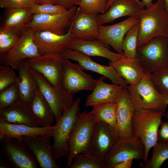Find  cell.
<instances>
[{
	"label": "cell",
	"instance_id": "60d3db41",
	"mask_svg": "<svg viewBox=\"0 0 168 168\" xmlns=\"http://www.w3.org/2000/svg\"><path fill=\"white\" fill-rule=\"evenodd\" d=\"M165 116L167 120L161 121L158 131V141L168 143V111Z\"/></svg>",
	"mask_w": 168,
	"mask_h": 168
},
{
	"label": "cell",
	"instance_id": "ab89813d",
	"mask_svg": "<svg viewBox=\"0 0 168 168\" xmlns=\"http://www.w3.org/2000/svg\"><path fill=\"white\" fill-rule=\"evenodd\" d=\"M21 36H15L0 41V54H5L12 49L19 41Z\"/></svg>",
	"mask_w": 168,
	"mask_h": 168
},
{
	"label": "cell",
	"instance_id": "681fc988",
	"mask_svg": "<svg viewBox=\"0 0 168 168\" xmlns=\"http://www.w3.org/2000/svg\"><path fill=\"white\" fill-rule=\"evenodd\" d=\"M165 0L166 2V9H167L168 8V0Z\"/></svg>",
	"mask_w": 168,
	"mask_h": 168
},
{
	"label": "cell",
	"instance_id": "5b68a950",
	"mask_svg": "<svg viewBox=\"0 0 168 168\" xmlns=\"http://www.w3.org/2000/svg\"><path fill=\"white\" fill-rule=\"evenodd\" d=\"M81 97L76 99L71 107L63 113L52 131L54 139L53 155L55 161L62 157H67L69 154V139L78 113Z\"/></svg>",
	"mask_w": 168,
	"mask_h": 168
},
{
	"label": "cell",
	"instance_id": "9c48e42d",
	"mask_svg": "<svg viewBox=\"0 0 168 168\" xmlns=\"http://www.w3.org/2000/svg\"><path fill=\"white\" fill-rule=\"evenodd\" d=\"M4 155L15 168H38L37 162L21 137H5L0 139Z\"/></svg>",
	"mask_w": 168,
	"mask_h": 168
},
{
	"label": "cell",
	"instance_id": "4fadbf2b",
	"mask_svg": "<svg viewBox=\"0 0 168 168\" xmlns=\"http://www.w3.org/2000/svg\"><path fill=\"white\" fill-rule=\"evenodd\" d=\"M63 58L60 54H47L25 59L29 69L44 76L55 86L61 85V66Z\"/></svg>",
	"mask_w": 168,
	"mask_h": 168
},
{
	"label": "cell",
	"instance_id": "ffe728a7",
	"mask_svg": "<svg viewBox=\"0 0 168 168\" xmlns=\"http://www.w3.org/2000/svg\"><path fill=\"white\" fill-rule=\"evenodd\" d=\"M109 46L97 38L83 39L73 38L69 44L68 49L79 51L89 56L104 58L110 61H115L125 57L124 54L110 51Z\"/></svg>",
	"mask_w": 168,
	"mask_h": 168
},
{
	"label": "cell",
	"instance_id": "484cf974",
	"mask_svg": "<svg viewBox=\"0 0 168 168\" xmlns=\"http://www.w3.org/2000/svg\"><path fill=\"white\" fill-rule=\"evenodd\" d=\"M54 128V125L35 127L14 124L0 119V139L5 137L51 135Z\"/></svg>",
	"mask_w": 168,
	"mask_h": 168
},
{
	"label": "cell",
	"instance_id": "1f68e13d",
	"mask_svg": "<svg viewBox=\"0 0 168 168\" xmlns=\"http://www.w3.org/2000/svg\"><path fill=\"white\" fill-rule=\"evenodd\" d=\"M151 158L146 162H141L140 166L144 168H160L168 159V143L158 141L153 147Z\"/></svg>",
	"mask_w": 168,
	"mask_h": 168
},
{
	"label": "cell",
	"instance_id": "2e32d148",
	"mask_svg": "<svg viewBox=\"0 0 168 168\" xmlns=\"http://www.w3.org/2000/svg\"><path fill=\"white\" fill-rule=\"evenodd\" d=\"M21 139L30 151L42 168H59L53 155L51 135L23 136Z\"/></svg>",
	"mask_w": 168,
	"mask_h": 168
},
{
	"label": "cell",
	"instance_id": "cb8c5ba5",
	"mask_svg": "<svg viewBox=\"0 0 168 168\" xmlns=\"http://www.w3.org/2000/svg\"><path fill=\"white\" fill-rule=\"evenodd\" d=\"M105 77L102 76L97 80L92 92L86 97L85 106L94 105L110 102H117L123 89L122 86L104 82Z\"/></svg>",
	"mask_w": 168,
	"mask_h": 168
},
{
	"label": "cell",
	"instance_id": "d6a6232c",
	"mask_svg": "<svg viewBox=\"0 0 168 168\" xmlns=\"http://www.w3.org/2000/svg\"><path fill=\"white\" fill-rule=\"evenodd\" d=\"M139 30L138 22L127 32L123 41L122 49L126 58H136L137 43Z\"/></svg>",
	"mask_w": 168,
	"mask_h": 168
},
{
	"label": "cell",
	"instance_id": "52a82bcc",
	"mask_svg": "<svg viewBox=\"0 0 168 168\" xmlns=\"http://www.w3.org/2000/svg\"><path fill=\"white\" fill-rule=\"evenodd\" d=\"M29 69L36 80L39 89L49 104L56 122L58 121L63 112L73 105L74 100L72 96L67 93L62 86H54L41 74Z\"/></svg>",
	"mask_w": 168,
	"mask_h": 168
},
{
	"label": "cell",
	"instance_id": "7bdbcfd3",
	"mask_svg": "<svg viewBox=\"0 0 168 168\" xmlns=\"http://www.w3.org/2000/svg\"><path fill=\"white\" fill-rule=\"evenodd\" d=\"M133 160L130 159L121 162L116 165L114 168H130L132 166Z\"/></svg>",
	"mask_w": 168,
	"mask_h": 168
},
{
	"label": "cell",
	"instance_id": "83f0119b",
	"mask_svg": "<svg viewBox=\"0 0 168 168\" xmlns=\"http://www.w3.org/2000/svg\"><path fill=\"white\" fill-rule=\"evenodd\" d=\"M1 26L15 28L21 33L28 27L33 16L30 8L5 9Z\"/></svg>",
	"mask_w": 168,
	"mask_h": 168
},
{
	"label": "cell",
	"instance_id": "ba28073f",
	"mask_svg": "<svg viewBox=\"0 0 168 168\" xmlns=\"http://www.w3.org/2000/svg\"><path fill=\"white\" fill-rule=\"evenodd\" d=\"M78 63L63 59L61 66V85L64 91L72 96L82 90L93 91L97 80L84 72Z\"/></svg>",
	"mask_w": 168,
	"mask_h": 168
},
{
	"label": "cell",
	"instance_id": "f6af8a7d",
	"mask_svg": "<svg viewBox=\"0 0 168 168\" xmlns=\"http://www.w3.org/2000/svg\"><path fill=\"white\" fill-rule=\"evenodd\" d=\"M36 4H56V1L55 0H36Z\"/></svg>",
	"mask_w": 168,
	"mask_h": 168
},
{
	"label": "cell",
	"instance_id": "f907efd6",
	"mask_svg": "<svg viewBox=\"0 0 168 168\" xmlns=\"http://www.w3.org/2000/svg\"><path fill=\"white\" fill-rule=\"evenodd\" d=\"M167 9V10L168 12V8Z\"/></svg>",
	"mask_w": 168,
	"mask_h": 168
},
{
	"label": "cell",
	"instance_id": "e0dca14e",
	"mask_svg": "<svg viewBox=\"0 0 168 168\" xmlns=\"http://www.w3.org/2000/svg\"><path fill=\"white\" fill-rule=\"evenodd\" d=\"M138 22V16H130L114 24L99 26L97 39L111 46L117 53L123 54L122 44L124 39L127 32Z\"/></svg>",
	"mask_w": 168,
	"mask_h": 168
},
{
	"label": "cell",
	"instance_id": "bcb514c9",
	"mask_svg": "<svg viewBox=\"0 0 168 168\" xmlns=\"http://www.w3.org/2000/svg\"><path fill=\"white\" fill-rule=\"evenodd\" d=\"M0 168H10V165L5 161L3 158L0 157Z\"/></svg>",
	"mask_w": 168,
	"mask_h": 168
},
{
	"label": "cell",
	"instance_id": "44dd1931",
	"mask_svg": "<svg viewBox=\"0 0 168 168\" xmlns=\"http://www.w3.org/2000/svg\"><path fill=\"white\" fill-rule=\"evenodd\" d=\"M97 15L86 13L78 7L68 28L72 38H97L99 32Z\"/></svg>",
	"mask_w": 168,
	"mask_h": 168
},
{
	"label": "cell",
	"instance_id": "7a4b0ae2",
	"mask_svg": "<svg viewBox=\"0 0 168 168\" xmlns=\"http://www.w3.org/2000/svg\"><path fill=\"white\" fill-rule=\"evenodd\" d=\"M165 113L152 110L135 109L132 120L133 137L139 138L145 148L146 162L151 149L158 141V131Z\"/></svg>",
	"mask_w": 168,
	"mask_h": 168
},
{
	"label": "cell",
	"instance_id": "e575fe53",
	"mask_svg": "<svg viewBox=\"0 0 168 168\" xmlns=\"http://www.w3.org/2000/svg\"><path fill=\"white\" fill-rule=\"evenodd\" d=\"M108 0H82L77 5L86 13L98 15L104 14L108 10Z\"/></svg>",
	"mask_w": 168,
	"mask_h": 168
},
{
	"label": "cell",
	"instance_id": "9a60e30c",
	"mask_svg": "<svg viewBox=\"0 0 168 168\" xmlns=\"http://www.w3.org/2000/svg\"><path fill=\"white\" fill-rule=\"evenodd\" d=\"M64 59L77 62L83 70L91 71L110 80L113 84L127 88L128 85L111 66L102 65L94 62L90 56L79 51L68 49L60 54Z\"/></svg>",
	"mask_w": 168,
	"mask_h": 168
},
{
	"label": "cell",
	"instance_id": "d6986e66",
	"mask_svg": "<svg viewBox=\"0 0 168 168\" xmlns=\"http://www.w3.org/2000/svg\"><path fill=\"white\" fill-rule=\"evenodd\" d=\"M116 132L119 139L133 137L132 120L135 108L127 88H124L117 101Z\"/></svg>",
	"mask_w": 168,
	"mask_h": 168
},
{
	"label": "cell",
	"instance_id": "603a6c76",
	"mask_svg": "<svg viewBox=\"0 0 168 168\" xmlns=\"http://www.w3.org/2000/svg\"><path fill=\"white\" fill-rule=\"evenodd\" d=\"M0 119L14 124L40 126L30 105L19 99L7 107L0 109Z\"/></svg>",
	"mask_w": 168,
	"mask_h": 168
},
{
	"label": "cell",
	"instance_id": "7c38bea8",
	"mask_svg": "<svg viewBox=\"0 0 168 168\" xmlns=\"http://www.w3.org/2000/svg\"><path fill=\"white\" fill-rule=\"evenodd\" d=\"M144 147L140 139L133 137L119 139L105 158L106 168H114L118 164L130 159L143 161Z\"/></svg>",
	"mask_w": 168,
	"mask_h": 168
},
{
	"label": "cell",
	"instance_id": "7dc6e473",
	"mask_svg": "<svg viewBox=\"0 0 168 168\" xmlns=\"http://www.w3.org/2000/svg\"><path fill=\"white\" fill-rule=\"evenodd\" d=\"M114 0H109L107 2V7L108 9Z\"/></svg>",
	"mask_w": 168,
	"mask_h": 168
},
{
	"label": "cell",
	"instance_id": "816d5d0a",
	"mask_svg": "<svg viewBox=\"0 0 168 168\" xmlns=\"http://www.w3.org/2000/svg\"><path fill=\"white\" fill-rule=\"evenodd\" d=\"M136 0L138 1H139V0Z\"/></svg>",
	"mask_w": 168,
	"mask_h": 168
},
{
	"label": "cell",
	"instance_id": "8d00e7d4",
	"mask_svg": "<svg viewBox=\"0 0 168 168\" xmlns=\"http://www.w3.org/2000/svg\"><path fill=\"white\" fill-rule=\"evenodd\" d=\"M18 81V76L11 67L0 66V91Z\"/></svg>",
	"mask_w": 168,
	"mask_h": 168
},
{
	"label": "cell",
	"instance_id": "4316f807",
	"mask_svg": "<svg viewBox=\"0 0 168 168\" xmlns=\"http://www.w3.org/2000/svg\"><path fill=\"white\" fill-rule=\"evenodd\" d=\"M25 59L22 60L19 64L17 83L19 99L30 105L38 87L26 64Z\"/></svg>",
	"mask_w": 168,
	"mask_h": 168
},
{
	"label": "cell",
	"instance_id": "4dcf8cb0",
	"mask_svg": "<svg viewBox=\"0 0 168 168\" xmlns=\"http://www.w3.org/2000/svg\"><path fill=\"white\" fill-rule=\"evenodd\" d=\"M69 168H106L105 158L93 155L89 152L80 153L73 158Z\"/></svg>",
	"mask_w": 168,
	"mask_h": 168
},
{
	"label": "cell",
	"instance_id": "f1b7e54d",
	"mask_svg": "<svg viewBox=\"0 0 168 168\" xmlns=\"http://www.w3.org/2000/svg\"><path fill=\"white\" fill-rule=\"evenodd\" d=\"M31 109L40 126H51L54 116L52 110L38 88L30 104Z\"/></svg>",
	"mask_w": 168,
	"mask_h": 168
},
{
	"label": "cell",
	"instance_id": "ee69618b",
	"mask_svg": "<svg viewBox=\"0 0 168 168\" xmlns=\"http://www.w3.org/2000/svg\"><path fill=\"white\" fill-rule=\"evenodd\" d=\"M141 1L143 5L145 8L146 9L152 7L154 3L153 1L154 0H139Z\"/></svg>",
	"mask_w": 168,
	"mask_h": 168
},
{
	"label": "cell",
	"instance_id": "c3c4849f",
	"mask_svg": "<svg viewBox=\"0 0 168 168\" xmlns=\"http://www.w3.org/2000/svg\"><path fill=\"white\" fill-rule=\"evenodd\" d=\"M164 99L166 103L168 105V96H164Z\"/></svg>",
	"mask_w": 168,
	"mask_h": 168
},
{
	"label": "cell",
	"instance_id": "ac0fdd59",
	"mask_svg": "<svg viewBox=\"0 0 168 168\" xmlns=\"http://www.w3.org/2000/svg\"><path fill=\"white\" fill-rule=\"evenodd\" d=\"M34 41L40 54H61L68 49L72 39L69 29L63 35L44 31H35Z\"/></svg>",
	"mask_w": 168,
	"mask_h": 168
},
{
	"label": "cell",
	"instance_id": "f35d334b",
	"mask_svg": "<svg viewBox=\"0 0 168 168\" xmlns=\"http://www.w3.org/2000/svg\"><path fill=\"white\" fill-rule=\"evenodd\" d=\"M36 0H0V7L8 8H30L36 4Z\"/></svg>",
	"mask_w": 168,
	"mask_h": 168
},
{
	"label": "cell",
	"instance_id": "3957f363",
	"mask_svg": "<svg viewBox=\"0 0 168 168\" xmlns=\"http://www.w3.org/2000/svg\"><path fill=\"white\" fill-rule=\"evenodd\" d=\"M136 58L146 74L168 67V38H153L137 48Z\"/></svg>",
	"mask_w": 168,
	"mask_h": 168
},
{
	"label": "cell",
	"instance_id": "7402d4cb",
	"mask_svg": "<svg viewBox=\"0 0 168 168\" xmlns=\"http://www.w3.org/2000/svg\"><path fill=\"white\" fill-rule=\"evenodd\" d=\"M145 7L141 1L136 0H114L104 14L97 15L99 26L113 22L122 17L137 16Z\"/></svg>",
	"mask_w": 168,
	"mask_h": 168
},
{
	"label": "cell",
	"instance_id": "8fae6325",
	"mask_svg": "<svg viewBox=\"0 0 168 168\" xmlns=\"http://www.w3.org/2000/svg\"><path fill=\"white\" fill-rule=\"evenodd\" d=\"M77 7L75 6L66 11L57 14H33L28 25L35 31H49L63 35L66 33L76 13Z\"/></svg>",
	"mask_w": 168,
	"mask_h": 168
},
{
	"label": "cell",
	"instance_id": "277c9868",
	"mask_svg": "<svg viewBox=\"0 0 168 168\" xmlns=\"http://www.w3.org/2000/svg\"><path fill=\"white\" fill-rule=\"evenodd\" d=\"M96 123L91 111L78 113L68 141L69 152L67 168L69 167L76 155L88 152Z\"/></svg>",
	"mask_w": 168,
	"mask_h": 168
},
{
	"label": "cell",
	"instance_id": "f546056e",
	"mask_svg": "<svg viewBox=\"0 0 168 168\" xmlns=\"http://www.w3.org/2000/svg\"><path fill=\"white\" fill-rule=\"evenodd\" d=\"M91 112L96 122L102 121L109 125L116 131L117 102H110L92 106Z\"/></svg>",
	"mask_w": 168,
	"mask_h": 168
},
{
	"label": "cell",
	"instance_id": "6da1fadb",
	"mask_svg": "<svg viewBox=\"0 0 168 168\" xmlns=\"http://www.w3.org/2000/svg\"><path fill=\"white\" fill-rule=\"evenodd\" d=\"M138 16L139 30L137 48L155 37L168 38V12L165 0H157L151 7L142 10Z\"/></svg>",
	"mask_w": 168,
	"mask_h": 168
},
{
	"label": "cell",
	"instance_id": "8992f818",
	"mask_svg": "<svg viewBox=\"0 0 168 168\" xmlns=\"http://www.w3.org/2000/svg\"><path fill=\"white\" fill-rule=\"evenodd\" d=\"M150 74H146L138 84L127 88L135 109L152 110L165 112L167 105L164 96L157 91L151 80Z\"/></svg>",
	"mask_w": 168,
	"mask_h": 168
},
{
	"label": "cell",
	"instance_id": "d4e9b609",
	"mask_svg": "<svg viewBox=\"0 0 168 168\" xmlns=\"http://www.w3.org/2000/svg\"><path fill=\"white\" fill-rule=\"evenodd\" d=\"M112 67L128 85L138 83L146 75L136 58L125 57L114 61H110Z\"/></svg>",
	"mask_w": 168,
	"mask_h": 168
},
{
	"label": "cell",
	"instance_id": "5bb4252c",
	"mask_svg": "<svg viewBox=\"0 0 168 168\" xmlns=\"http://www.w3.org/2000/svg\"><path fill=\"white\" fill-rule=\"evenodd\" d=\"M119 140L116 131L107 123L98 121L91 139L88 152L91 154L105 158Z\"/></svg>",
	"mask_w": 168,
	"mask_h": 168
},
{
	"label": "cell",
	"instance_id": "d590c367",
	"mask_svg": "<svg viewBox=\"0 0 168 168\" xmlns=\"http://www.w3.org/2000/svg\"><path fill=\"white\" fill-rule=\"evenodd\" d=\"M19 99L17 82L0 91V109L10 106Z\"/></svg>",
	"mask_w": 168,
	"mask_h": 168
},
{
	"label": "cell",
	"instance_id": "836d02e7",
	"mask_svg": "<svg viewBox=\"0 0 168 168\" xmlns=\"http://www.w3.org/2000/svg\"><path fill=\"white\" fill-rule=\"evenodd\" d=\"M152 82L161 95L168 96V67L156 71L150 74Z\"/></svg>",
	"mask_w": 168,
	"mask_h": 168
},
{
	"label": "cell",
	"instance_id": "74e56055",
	"mask_svg": "<svg viewBox=\"0 0 168 168\" xmlns=\"http://www.w3.org/2000/svg\"><path fill=\"white\" fill-rule=\"evenodd\" d=\"M32 14H57L62 13L67 9L60 5L50 4H35L30 7Z\"/></svg>",
	"mask_w": 168,
	"mask_h": 168
},
{
	"label": "cell",
	"instance_id": "30bf717a",
	"mask_svg": "<svg viewBox=\"0 0 168 168\" xmlns=\"http://www.w3.org/2000/svg\"><path fill=\"white\" fill-rule=\"evenodd\" d=\"M35 31L31 28L27 27L13 48L7 53L0 54L2 65L9 66L14 70H18L22 60L41 55L34 41Z\"/></svg>",
	"mask_w": 168,
	"mask_h": 168
},
{
	"label": "cell",
	"instance_id": "b9f144b4",
	"mask_svg": "<svg viewBox=\"0 0 168 168\" xmlns=\"http://www.w3.org/2000/svg\"><path fill=\"white\" fill-rule=\"evenodd\" d=\"M82 0H55L56 4L61 6L67 9L77 5Z\"/></svg>",
	"mask_w": 168,
	"mask_h": 168
}]
</instances>
